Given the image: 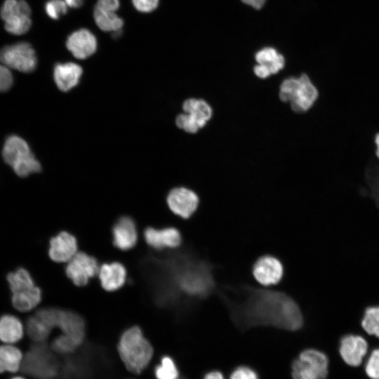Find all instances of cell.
Here are the masks:
<instances>
[{
    "mask_svg": "<svg viewBox=\"0 0 379 379\" xmlns=\"http://www.w3.org/2000/svg\"><path fill=\"white\" fill-rule=\"evenodd\" d=\"M217 292L233 323L241 331L256 326L297 331L302 326L298 305L284 292L245 284L218 287Z\"/></svg>",
    "mask_w": 379,
    "mask_h": 379,
    "instance_id": "6da1fadb",
    "label": "cell"
},
{
    "mask_svg": "<svg viewBox=\"0 0 379 379\" xmlns=\"http://www.w3.org/2000/svg\"><path fill=\"white\" fill-rule=\"evenodd\" d=\"M161 301L164 305H194L217 292L214 266L193 251L173 253L161 262Z\"/></svg>",
    "mask_w": 379,
    "mask_h": 379,
    "instance_id": "7a4b0ae2",
    "label": "cell"
},
{
    "mask_svg": "<svg viewBox=\"0 0 379 379\" xmlns=\"http://www.w3.org/2000/svg\"><path fill=\"white\" fill-rule=\"evenodd\" d=\"M118 351L126 368L133 373H141L149 364L153 356V347L138 326L123 333Z\"/></svg>",
    "mask_w": 379,
    "mask_h": 379,
    "instance_id": "3957f363",
    "label": "cell"
},
{
    "mask_svg": "<svg viewBox=\"0 0 379 379\" xmlns=\"http://www.w3.org/2000/svg\"><path fill=\"white\" fill-rule=\"evenodd\" d=\"M318 95L317 87L306 74H302L299 77L287 78L280 86V100L289 102L291 109L295 112L310 109L317 101Z\"/></svg>",
    "mask_w": 379,
    "mask_h": 379,
    "instance_id": "277c9868",
    "label": "cell"
},
{
    "mask_svg": "<svg viewBox=\"0 0 379 379\" xmlns=\"http://www.w3.org/2000/svg\"><path fill=\"white\" fill-rule=\"evenodd\" d=\"M2 156L4 161L20 177H27L41 170L39 161L31 152L27 142L17 135L7 137L3 147Z\"/></svg>",
    "mask_w": 379,
    "mask_h": 379,
    "instance_id": "5b68a950",
    "label": "cell"
},
{
    "mask_svg": "<svg viewBox=\"0 0 379 379\" xmlns=\"http://www.w3.org/2000/svg\"><path fill=\"white\" fill-rule=\"evenodd\" d=\"M7 281L12 293V305L17 310L30 311L41 302V291L27 270L20 267L10 272Z\"/></svg>",
    "mask_w": 379,
    "mask_h": 379,
    "instance_id": "8992f818",
    "label": "cell"
},
{
    "mask_svg": "<svg viewBox=\"0 0 379 379\" xmlns=\"http://www.w3.org/2000/svg\"><path fill=\"white\" fill-rule=\"evenodd\" d=\"M31 14V8L25 0H5L0 9L5 29L13 35H22L29 30Z\"/></svg>",
    "mask_w": 379,
    "mask_h": 379,
    "instance_id": "52a82bcc",
    "label": "cell"
},
{
    "mask_svg": "<svg viewBox=\"0 0 379 379\" xmlns=\"http://www.w3.org/2000/svg\"><path fill=\"white\" fill-rule=\"evenodd\" d=\"M328 360L323 352L308 349L302 352L292 364L293 379H324L328 374Z\"/></svg>",
    "mask_w": 379,
    "mask_h": 379,
    "instance_id": "ba28073f",
    "label": "cell"
},
{
    "mask_svg": "<svg viewBox=\"0 0 379 379\" xmlns=\"http://www.w3.org/2000/svg\"><path fill=\"white\" fill-rule=\"evenodd\" d=\"M0 61L8 68L24 73L35 70L37 57L32 46L26 41L6 45L0 49Z\"/></svg>",
    "mask_w": 379,
    "mask_h": 379,
    "instance_id": "9c48e42d",
    "label": "cell"
},
{
    "mask_svg": "<svg viewBox=\"0 0 379 379\" xmlns=\"http://www.w3.org/2000/svg\"><path fill=\"white\" fill-rule=\"evenodd\" d=\"M22 371L38 379H50L55 373V365L46 347L36 343L22 359Z\"/></svg>",
    "mask_w": 379,
    "mask_h": 379,
    "instance_id": "30bf717a",
    "label": "cell"
},
{
    "mask_svg": "<svg viewBox=\"0 0 379 379\" xmlns=\"http://www.w3.org/2000/svg\"><path fill=\"white\" fill-rule=\"evenodd\" d=\"M98 271L97 260L83 252L77 253L65 268L67 276L78 286L86 285Z\"/></svg>",
    "mask_w": 379,
    "mask_h": 379,
    "instance_id": "8fae6325",
    "label": "cell"
},
{
    "mask_svg": "<svg viewBox=\"0 0 379 379\" xmlns=\"http://www.w3.org/2000/svg\"><path fill=\"white\" fill-rule=\"evenodd\" d=\"M256 281L262 285L270 286L278 284L284 276V267L281 261L271 255L258 258L252 267Z\"/></svg>",
    "mask_w": 379,
    "mask_h": 379,
    "instance_id": "7c38bea8",
    "label": "cell"
},
{
    "mask_svg": "<svg viewBox=\"0 0 379 379\" xmlns=\"http://www.w3.org/2000/svg\"><path fill=\"white\" fill-rule=\"evenodd\" d=\"M166 200L171 211L185 219L189 218L196 211L199 203L194 192L182 187L171 190Z\"/></svg>",
    "mask_w": 379,
    "mask_h": 379,
    "instance_id": "4fadbf2b",
    "label": "cell"
},
{
    "mask_svg": "<svg viewBox=\"0 0 379 379\" xmlns=\"http://www.w3.org/2000/svg\"><path fill=\"white\" fill-rule=\"evenodd\" d=\"M66 47L74 58L84 60L96 51L98 41L94 34L89 29L80 28L67 36Z\"/></svg>",
    "mask_w": 379,
    "mask_h": 379,
    "instance_id": "5bb4252c",
    "label": "cell"
},
{
    "mask_svg": "<svg viewBox=\"0 0 379 379\" xmlns=\"http://www.w3.org/2000/svg\"><path fill=\"white\" fill-rule=\"evenodd\" d=\"M255 60L257 65L253 67V72L260 79H266L271 74L278 73L285 65L284 55L271 46L258 51L255 54Z\"/></svg>",
    "mask_w": 379,
    "mask_h": 379,
    "instance_id": "9a60e30c",
    "label": "cell"
},
{
    "mask_svg": "<svg viewBox=\"0 0 379 379\" xmlns=\"http://www.w3.org/2000/svg\"><path fill=\"white\" fill-rule=\"evenodd\" d=\"M77 251L75 237L67 232H61L50 240L48 255L55 262H69L77 254Z\"/></svg>",
    "mask_w": 379,
    "mask_h": 379,
    "instance_id": "2e32d148",
    "label": "cell"
},
{
    "mask_svg": "<svg viewBox=\"0 0 379 379\" xmlns=\"http://www.w3.org/2000/svg\"><path fill=\"white\" fill-rule=\"evenodd\" d=\"M144 237L149 246L157 250L177 248L182 243L180 231L173 227L163 229L147 227L144 232Z\"/></svg>",
    "mask_w": 379,
    "mask_h": 379,
    "instance_id": "e0dca14e",
    "label": "cell"
},
{
    "mask_svg": "<svg viewBox=\"0 0 379 379\" xmlns=\"http://www.w3.org/2000/svg\"><path fill=\"white\" fill-rule=\"evenodd\" d=\"M113 244L123 251L133 248L138 241V232L134 220L128 216L120 218L112 228Z\"/></svg>",
    "mask_w": 379,
    "mask_h": 379,
    "instance_id": "ac0fdd59",
    "label": "cell"
},
{
    "mask_svg": "<svg viewBox=\"0 0 379 379\" xmlns=\"http://www.w3.org/2000/svg\"><path fill=\"white\" fill-rule=\"evenodd\" d=\"M367 348V343L362 337L348 335L341 339L340 353L348 365L358 366L366 354Z\"/></svg>",
    "mask_w": 379,
    "mask_h": 379,
    "instance_id": "d6986e66",
    "label": "cell"
},
{
    "mask_svg": "<svg viewBox=\"0 0 379 379\" xmlns=\"http://www.w3.org/2000/svg\"><path fill=\"white\" fill-rule=\"evenodd\" d=\"M82 72L81 67L77 63L58 62L53 69L54 81L60 91L67 92L78 84Z\"/></svg>",
    "mask_w": 379,
    "mask_h": 379,
    "instance_id": "ffe728a7",
    "label": "cell"
},
{
    "mask_svg": "<svg viewBox=\"0 0 379 379\" xmlns=\"http://www.w3.org/2000/svg\"><path fill=\"white\" fill-rule=\"evenodd\" d=\"M98 275L103 288L108 291H114L124 284L126 270L119 262L105 263L99 268Z\"/></svg>",
    "mask_w": 379,
    "mask_h": 379,
    "instance_id": "44dd1931",
    "label": "cell"
},
{
    "mask_svg": "<svg viewBox=\"0 0 379 379\" xmlns=\"http://www.w3.org/2000/svg\"><path fill=\"white\" fill-rule=\"evenodd\" d=\"M58 327L78 346L83 342L85 324L81 317L74 312L61 310Z\"/></svg>",
    "mask_w": 379,
    "mask_h": 379,
    "instance_id": "7402d4cb",
    "label": "cell"
},
{
    "mask_svg": "<svg viewBox=\"0 0 379 379\" xmlns=\"http://www.w3.org/2000/svg\"><path fill=\"white\" fill-rule=\"evenodd\" d=\"M24 328L20 320L11 314L0 317V340L6 344H13L23 336Z\"/></svg>",
    "mask_w": 379,
    "mask_h": 379,
    "instance_id": "603a6c76",
    "label": "cell"
},
{
    "mask_svg": "<svg viewBox=\"0 0 379 379\" xmlns=\"http://www.w3.org/2000/svg\"><path fill=\"white\" fill-rule=\"evenodd\" d=\"M182 109L185 113L197 121L200 128L206 125L212 116L211 106L201 99L186 100L182 104Z\"/></svg>",
    "mask_w": 379,
    "mask_h": 379,
    "instance_id": "cb8c5ba5",
    "label": "cell"
},
{
    "mask_svg": "<svg viewBox=\"0 0 379 379\" xmlns=\"http://www.w3.org/2000/svg\"><path fill=\"white\" fill-rule=\"evenodd\" d=\"M23 356L16 347L6 344L0 346V373H15L21 368Z\"/></svg>",
    "mask_w": 379,
    "mask_h": 379,
    "instance_id": "d4e9b609",
    "label": "cell"
},
{
    "mask_svg": "<svg viewBox=\"0 0 379 379\" xmlns=\"http://www.w3.org/2000/svg\"><path fill=\"white\" fill-rule=\"evenodd\" d=\"M93 18L97 26L104 32L112 33L121 30L124 20L115 12L103 10L97 6L93 10Z\"/></svg>",
    "mask_w": 379,
    "mask_h": 379,
    "instance_id": "484cf974",
    "label": "cell"
},
{
    "mask_svg": "<svg viewBox=\"0 0 379 379\" xmlns=\"http://www.w3.org/2000/svg\"><path fill=\"white\" fill-rule=\"evenodd\" d=\"M51 330L35 315L27 321V333L35 343H43L48 337Z\"/></svg>",
    "mask_w": 379,
    "mask_h": 379,
    "instance_id": "4316f807",
    "label": "cell"
},
{
    "mask_svg": "<svg viewBox=\"0 0 379 379\" xmlns=\"http://www.w3.org/2000/svg\"><path fill=\"white\" fill-rule=\"evenodd\" d=\"M154 374L157 379H178V370L173 359L164 356L160 364L156 367Z\"/></svg>",
    "mask_w": 379,
    "mask_h": 379,
    "instance_id": "83f0119b",
    "label": "cell"
},
{
    "mask_svg": "<svg viewBox=\"0 0 379 379\" xmlns=\"http://www.w3.org/2000/svg\"><path fill=\"white\" fill-rule=\"evenodd\" d=\"M361 324L368 334L379 338V307L368 308L365 312Z\"/></svg>",
    "mask_w": 379,
    "mask_h": 379,
    "instance_id": "f1b7e54d",
    "label": "cell"
},
{
    "mask_svg": "<svg viewBox=\"0 0 379 379\" xmlns=\"http://www.w3.org/2000/svg\"><path fill=\"white\" fill-rule=\"evenodd\" d=\"M60 312V309L47 307L38 310L35 316L49 328L52 329L53 328L58 327Z\"/></svg>",
    "mask_w": 379,
    "mask_h": 379,
    "instance_id": "f546056e",
    "label": "cell"
},
{
    "mask_svg": "<svg viewBox=\"0 0 379 379\" xmlns=\"http://www.w3.org/2000/svg\"><path fill=\"white\" fill-rule=\"evenodd\" d=\"M46 15L53 20H58L67 12V5L63 0H48L44 5Z\"/></svg>",
    "mask_w": 379,
    "mask_h": 379,
    "instance_id": "4dcf8cb0",
    "label": "cell"
},
{
    "mask_svg": "<svg viewBox=\"0 0 379 379\" xmlns=\"http://www.w3.org/2000/svg\"><path fill=\"white\" fill-rule=\"evenodd\" d=\"M78 345L69 337L62 334L57 337L52 343V348L60 354L73 352Z\"/></svg>",
    "mask_w": 379,
    "mask_h": 379,
    "instance_id": "1f68e13d",
    "label": "cell"
},
{
    "mask_svg": "<svg viewBox=\"0 0 379 379\" xmlns=\"http://www.w3.org/2000/svg\"><path fill=\"white\" fill-rule=\"evenodd\" d=\"M175 123L178 128L190 133H195L200 128L196 121L186 113L179 114Z\"/></svg>",
    "mask_w": 379,
    "mask_h": 379,
    "instance_id": "d6a6232c",
    "label": "cell"
},
{
    "mask_svg": "<svg viewBox=\"0 0 379 379\" xmlns=\"http://www.w3.org/2000/svg\"><path fill=\"white\" fill-rule=\"evenodd\" d=\"M365 371L371 378L379 379V349L371 352L366 362Z\"/></svg>",
    "mask_w": 379,
    "mask_h": 379,
    "instance_id": "836d02e7",
    "label": "cell"
},
{
    "mask_svg": "<svg viewBox=\"0 0 379 379\" xmlns=\"http://www.w3.org/2000/svg\"><path fill=\"white\" fill-rule=\"evenodd\" d=\"M13 84V77L9 68L0 63V92L8 91Z\"/></svg>",
    "mask_w": 379,
    "mask_h": 379,
    "instance_id": "e575fe53",
    "label": "cell"
},
{
    "mask_svg": "<svg viewBox=\"0 0 379 379\" xmlns=\"http://www.w3.org/2000/svg\"><path fill=\"white\" fill-rule=\"evenodd\" d=\"M133 6L139 12L150 13L159 6V0H131Z\"/></svg>",
    "mask_w": 379,
    "mask_h": 379,
    "instance_id": "d590c367",
    "label": "cell"
},
{
    "mask_svg": "<svg viewBox=\"0 0 379 379\" xmlns=\"http://www.w3.org/2000/svg\"><path fill=\"white\" fill-rule=\"evenodd\" d=\"M230 379H258L256 373L249 367L239 366L232 373Z\"/></svg>",
    "mask_w": 379,
    "mask_h": 379,
    "instance_id": "8d00e7d4",
    "label": "cell"
},
{
    "mask_svg": "<svg viewBox=\"0 0 379 379\" xmlns=\"http://www.w3.org/2000/svg\"><path fill=\"white\" fill-rule=\"evenodd\" d=\"M96 6L103 10L116 12L120 7L119 0H98Z\"/></svg>",
    "mask_w": 379,
    "mask_h": 379,
    "instance_id": "74e56055",
    "label": "cell"
},
{
    "mask_svg": "<svg viewBox=\"0 0 379 379\" xmlns=\"http://www.w3.org/2000/svg\"><path fill=\"white\" fill-rule=\"evenodd\" d=\"M241 1L254 9L259 10L263 7L266 0H241Z\"/></svg>",
    "mask_w": 379,
    "mask_h": 379,
    "instance_id": "f35d334b",
    "label": "cell"
},
{
    "mask_svg": "<svg viewBox=\"0 0 379 379\" xmlns=\"http://www.w3.org/2000/svg\"><path fill=\"white\" fill-rule=\"evenodd\" d=\"M67 6L77 8L83 6L85 0H64Z\"/></svg>",
    "mask_w": 379,
    "mask_h": 379,
    "instance_id": "ab89813d",
    "label": "cell"
},
{
    "mask_svg": "<svg viewBox=\"0 0 379 379\" xmlns=\"http://www.w3.org/2000/svg\"><path fill=\"white\" fill-rule=\"evenodd\" d=\"M204 379H225L220 371H211L205 375Z\"/></svg>",
    "mask_w": 379,
    "mask_h": 379,
    "instance_id": "60d3db41",
    "label": "cell"
},
{
    "mask_svg": "<svg viewBox=\"0 0 379 379\" xmlns=\"http://www.w3.org/2000/svg\"><path fill=\"white\" fill-rule=\"evenodd\" d=\"M374 144L375 145V155L379 159V132L375 135Z\"/></svg>",
    "mask_w": 379,
    "mask_h": 379,
    "instance_id": "b9f144b4",
    "label": "cell"
},
{
    "mask_svg": "<svg viewBox=\"0 0 379 379\" xmlns=\"http://www.w3.org/2000/svg\"><path fill=\"white\" fill-rule=\"evenodd\" d=\"M11 379H25V378L23 377H21V376H15V377H13Z\"/></svg>",
    "mask_w": 379,
    "mask_h": 379,
    "instance_id": "7bdbcfd3",
    "label": "cell"
}]
</instances>
